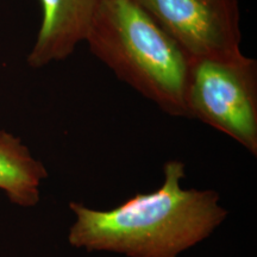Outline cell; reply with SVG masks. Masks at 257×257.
Masks as SVG:
<instances>
[{
  "label": "cell",
  "mask_w": 257,
  "mask_h": 257,
  "mask_svg": "<svg viewBox=\"0 0 257 257\" xmlns=\"http://www.w3.org/2000/svg\"><path fill=\"white\" fill-rule=\"evenodd\" d=\"M163 175L155 191L137 193L110 210L69 202L75 216L69 245L126 257H179L204 242L227 217L219 194L213 189L182 187L186 173L181 161L167 162Z\"/></svg>",
  "instance_id": "cell-1"
},
{
  "label": "cell",
  "mask_w": 257,
  "mask_h": 257,
  "mask_svg": "<svg viewBox=\"0 0 257 257\" xmlns=\"http://www.w3.org/2000/svg\"><path fill=\"white\" fill-rule=\"evenodd\" d=\"M85 42L118 78L167 114L188 117V56L136 0H101Z\"/></svg>",
  "instance_id": "cell-2"
},
{
  "label": "cell",
  "mask_w": 257,
  "mask_h": 257,
  "mask_svg": "<svg viewBox=\"0 0 257 257\" xmlns=\"http://www.w3.org/2000/svg\"><path fill=\"white\" fill-rule=\"evenodd\" d=\"M188 117L210 125L257 155V62L242 53L189 59Z\"/></svg>",
  "instance_id": "cell-3"
},
{
  "label": "cell",
  "mask_w": 257,
  "mask_h": 257,
  "mask_svg": "<svg viewBox=\"0 0 257 257\" xmlns=\"http://www.w3.org/2000/svg\"><path fill=\"white\" fill-rule=\"evenodd\" d=\"M188 59L240 51L238 0H136Z\"/></svg>",
  "instance_id": "cell-4"
},
{
  "label": "cell",
  "mask_w": 257,
  "mask_h": 257,
  "mask_svg": "<svg viewBox=\"0 0 257 257\" xmlns=\"http://www.w3.org/2000/svg\"><path fill=\"white\" fill-rule=\"evenodd\" d=\"M101 0H41L43 19L28 62L34 68L72 55L86 41Z\"/></svg>",
  "instance_id": "cell-5"
},
{
  "label": "cell",
  "mask_w": 257,
  "mask_h": 257,
  "mask_svg": "<svg viewBox=\"0 0 257 257\" xmlns=\"http://www.w3.org/2000/svg\"><path fill=\"white\" fill-rule=\"evenodd\" d=\"M48 172L31 156L19 138L0 131V189L21 206H34L40 201V186Z\"/></svg>",
  "instance_id": "cell-6"
}]
</instances>
